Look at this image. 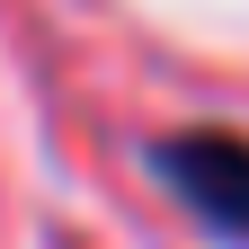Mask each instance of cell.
I'll return each instance as SVG.
<instances>
[{"label": "cell", "instance_id": "cell-1", "mask_svg": "<svg viewBox=\"0 0 249 249\" xmlns=\"http://www.w3.org/2000/svg\"><path fill=\"white\" fill-rule=\"evenodd\" d=\"M151 178H160L213 240L249 249V134H231V124H169V134L151 142Z\"/></svg>", "mask_w": 249, "mask_h": 249}]
</instances>
